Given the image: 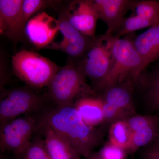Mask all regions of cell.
Returning <instances> with one entry per match:
<instances>
[{"label": "cell", "mask_w": 159, "mask_h": 159, "mask_svg": "<svg viewBox=\"0 0 159 159\" xmlns=\"http://www.w3.org/2000/svg\"><path fill=\"white\" fill-rule=\"evenodd\" d=\"M114 37L105 35L96 39L78 66L85 77L97 82V85L106 77L110 68Z\"/></svg>", "instance_id": "cell-7"}, {"label": "cell", "mask_w": 159, "mask_h": 159, "mask_svg": "<svg viewBox=\"0 0 159 159\" xmlns=\"http://www.w3.org/2000/svg\"><path fill=\"white\" fill-rule=\"evenodd\" d=\"M144 159H159V150L154 147L149 148L144 155Z\"/></svg>", "instance_id": "cell-24"}, {"label": "cell", "mask_w": 159, "mask_h": 159, "mask_svg": "<svg viewBox=\"0 0 159 159\" xmlns=\"http://www.w3.org/2000/svg\"><path fill=\"white\" fill-rule=\"evenodd\" d=\"M132 133L129 152L156 140L159 134V118L155 116L137 115L125 119Z\"/></svg>", "instance_id": "cell-14"}, {"label": "cell", "mask_w": 159, "mask_h": 159, "mask_svg": "<svg viewBox=\"0 0 159 159\" xmlns=\"http://www.w3.org/2000/svg\"></svg>", "instance_id": "cell-29"}, {"label": "cell", "mask_w": 159, "mask_h": 159, "mask_svg": "<svg viewBox=\"0 0 159 159\" xmlns=\"http://www.w3.org/2000/svg\"><path fill=\"white\" fill-rule=\"evenodd\" d=\"M57 20L63 38L61 41L53 43L48 48L61 51L71 57L84 55L96 39L86 36L74 28L69 21L66 9L61 12Z\"/></svg>", "instance_id": "cell-8"}, {"label": "cell", "mask_w": 159, "mask_h": 159, "mask_svg": "<svg viewBox=\"0 0 159 159\" xmlns=\"http://www.w3.org/2000/svg\"><path fill=\"white\" fill-rule=\"evenodd\" d=\"M87 159H103L99 156V153H92Z\"/></svg>", "instance_id": "cell-25"}, {"label": "cell", "mask_w": 159, "mask_h": 159, "mask_svg": "<svg viewBox=\"0 0 159 159\" xmlns=\"http://www.w3.org/2000/svg\"><path fill=\"white\" fill-rule=\"evenodd\" d=\"M59 31L58 20L45 11L38 13L26 23V36L37 48H48Z\"/></svg>", "instance_id": "cell-10"}, {"label": "cell", "mask_w": 159, "mask_h": 159, "mask_svg": "<svg viewBox=\"0 0 159 159\" xmlns=\"http://www.w3.org/2000/svg\"><path fill=\"white\" fill-rule=\"evenodd\" d=\"M110 142L129 151L132 142V133L125 120L113 123L109 129Z\"/></svg>", "instance_id": "cell-19"}, {"label": "cell", "mask_w": 159, "mask_h": 159, "mask_svg": "<svg viewBox=\"0 0 159 159\" xmlns=\"http://www.w3.org/2000/svg\"><path fill=\"white\" fill-rule=\"evenodd\" d=\"M1 159H3V158H2V157H1Z\"/></svg>", "instance_id": "cell-28"}, {"label": "cell", "mask_w": 159, "mask_h": 159, "mask_svg": "<svg viewBox=\"0 0 159 159\" xmlns=\"http://www.w3.org/2000/svg\"><path fill=\"white\" fill-rule=\"evenodd\" d=\"M126 152L125 149L109 142L98 153L103 159H126Z\"/></svg>", "instance_id": "cell-22"}, {"label": "cell", "mask_w": 159, "mask_h": 159, "mask_svg": "<svg viewBox=\"0 0 159 159\" xmlns=\"http://www.w3.org/2000/svg\"><path fill=\"white\" fill-rule=\"evenodd\" d=\"M43 98L30 88H17L4 92L0 102L1 125L22 114L38 110Z\"/></svg>", "instance_id": "cell-5"}, {"label": "cell", "mask_w": 159, "mask_h": 159, "mask_svg": "<svg viewBox=\"0 0 159 159\" xmlns=\"http://www.w3.org/2000/svg\"><path fill=\"white\" fill-rule=\"evenodd\" d=\"M111 63L108 74L98 87L106 89L117 84L120 80L129 74L134 79L144 70L142 58L128 39L114 37L111 49Z\"/></svg>", "instance_id": "cell-2"}, {"label": "cell", "mask_w": 159, "mask_h": 159, "mask_svg": "<svg viewBox=\"0 0 159 159\" xmlns=\"http://www.w3.org/2000/svg\"><path fill=\"white\" fill-rule=\"evenodd\" d=\"M131 9L135 15L124 19L118 37L159 25V1H134Z\"/></svg>", "instance_id": "cell-11"}, {"label": "cell", "mask_w": 159, "mask_h": 159, "mask_svg": "<svg viewBox=\"0 0 159 159\" xmlns=\"http://www.w3.org/2000/svg\"><path fill=\"white\" fill-rule=\"evenodd\" d=\"M147 83L148 99L153 106L159 101V67L149 77Z\"/></svg>", "instance_id": "cell-23"}, {"label": "cell", "mask_w": 159, "mask_h": 159, "mask_svg": "<svg viewBox=\"0 0 159 159\" xmlns=\"http://www.w3.org/2000/svg\"><path fill=\"white\" fill-rule=\"evenodd\" d=\"M48 87L49 97L57 107L74 106L76 97L89 91L85 76L70 59L55 74Z\"/></svg>", "instance_id": "cell-4"}, {"label": "cell", "mask_w": 159, "mask_h": 159, "mask_svg": "<svg viewBox=\"0 0 159 159\" xmlns=\"http://www.w3.org/2000/svg\"><path fill=\"white\" fill-rule=\"evenodd\" d=\"M59 2L49 0H23L22 9L25 22L27 23L34 14L42 12L46 8L55 6Z\"/></svg>", "instance_id": "cell-20"}, {"label": "cell", "mask_w": 159, "mask_h": 159, "mask_svg": "<svg viewBox=\"0 0 159 159\" xmlns=\"http://www.w3.org/2000/svg\"><path fill=\"white\" fill-rule=\"evenodd\" d=\"M153 106L154 107H155L156 108H157L159 111V101H157L155 104H154Z\"/></svg>", "instance_id": "cell-27"}, {"label": "cell", "mask_w": 159, "mask_h": 159, "mask_svg": "<svg viewBox=\"0 0 159 159\" xmlns=\"http://www.w3.org/2000/svg\"><path fill=\"white\" fill-rule=\"evenodd\" d=\"M41 122L48 124L86 158L103 141L102 129L87 125L74 106L57 107L48 112Z\"/></svg>", "instance_id": "cell-1"}, {"label": "cell", "mask_w": 159, "mask_h": 159, "mask_svg": "<svg viewBox=\"0 0 159 159\" xmlns=\"http://www.w3.org/2000/svg\"><path fill=\"white\" fill-rule=\"evenodd\" d=\"M102 100L129 116L133 113L131 95L125 87L116 84L106 89L104 99Z\"/></svg>", "instance_id": "cell-18"}, {"label": "cell", "mask_w": 159, "mask_h": 159, "mask_svg": "<svg viewBox=\"0 0 159 159\" xmlns=\"http://www.w3.org/2000/svg\"><path fill=\"white\" fill-rule=\"evenodd\" d=\"M83 120L91 127H96L103 123V101L102 99L83 97L74 105Z\"/></svg>", "instance_id": "cell-17"}, {"label": "cell", "mask_w": 159, "mask_h": 159, "mask_svg": "<svg viewBox=\"0 0 159 159\" xmlns=\"http://www.w3.org/2000/svg\"><path fill=\"white\" fill-rule=\"evenodd\" d=\"M154 147L159 150V134L157 138L156 139L155 145L154 146Z\"/></svg>", "instance_id": "cell-26"}, {"label": "cell", "mask_w": 159, "mask_h": 159, "mask_svg": "<svg viewBox=\"0 0 159 159\" xmlns=\"http://www.w3.org/2000/svg\"><path fill=\"white\" fill-rule=\"evenodd\" d=\"M46 149L52 159H80V155L66 140L48 124L41 122Z\"/></svg>", "instance_id": "cell-15"}, {"label": "cell", "mask_w": 159, "mask_h": 159, "mask_svg": "<svg viewBox=\"0 0 159 159\" xmlns=\"http://www.w3.org/2000/svg\"><path fill=\"white\" fill-rule=\"evenodd\" d=\"M16 77L34 89L48 86L60 67L53 61L33 51L22 50L12 57Z\"/></svg>", "instance_id": "cell-3"}, {"label": "cell", "mask_w": 159, "mask_h": 159, "mask_svg": "<svg viewBox=\"0 0 159 159\" xmlns=\"http://www.w3.org/2000/svg\"><path fill=\"white\" fill-rule=\"evenodd\" d=\"M20 157L22 159H52L46 149L44 140L40 138L31 141Z\"/></svg>", "instance_id": "cell-21"}, {"label": "cell", "mask_w": 159, "mask_h": 159, "mask_svg": "<svg viewBox=\"0 0 159 159\" xmlns=\"http://www.w3.org/2000/svg\"><path fill=\"white\" fill-rule=\"evenodd\" d=\"M35 119L31 117H18L1 126L0 149L21 156L31 142L36 128Z\"/></svg>", "instance_id": "cell-6"}, {"label": "cell", "mask_w": 159, "mask_h": 159, "mask_svg": "<svg viewBox=\"0 0 159 159\" xmlns=\"http://www.w3.org/2000/svg\"><path fill=\"white\" fill-rule=\"evenodd\" d=\"M133 41L142 58L144 70L151 63L159 61V25L151 27Z\"/></svg>", "instance_id": "cell-16"}, {"label": "cell", "mask_w": 159, "mask_h": 159, "mask_svg": "<svg viewBox=\"0 0 159 159\" xmlns=\"http://www.w3.org/2000/svg\"><path fill=\"white\" fill-rule=\"evenodd\" d=\"M22 3L23 0L0 1V32L15 43L22 41L25 35Z\"/></svg>", "instance_id": "cell-9"}, {"label": "cell", "mask_w": 159, "mask_h": 159, "mask_svg": "<svg viewBox=\"0 0 159 159\" xmlns=\"http://www.w3.org/2000/svg\"><path fill=\"white\" fill-rule=\"evenodd\" d=\"M93 2L99 19L102 20L107 26L105 35L111 36L121 29L125 11L131 9L134 1L95 0Z\"/></svg>", "instance_id": "cell-13"}, {"label": "cell", "mask_w": 159, "mask_h": 159, "mask_svg": "<svg viewBox=\"0 0 159 159\" xmlns=\"http://www.w3.org/2000/svg\"><path fill=\"white\" fill-rule=\"evenodd\" d=\"M66 11L69 21L74 28L86 36L94 37L99 19L93 1H75Z\"/></svg>", "instance_id": "cell-12"}]
</instances>
